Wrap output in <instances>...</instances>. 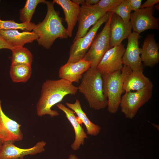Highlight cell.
<instances>
[{
    "instance_id": "cell-20",
    "label": "cell",
    "mask_w": 159,
    "mask_h": 159,
    "mask_svg": "<svg viewBox=\"0 0 159 159\" xmlns=\"http://www.w3.org/2000/svg\"><path fill=\"white\" fill-rule=\"evenodd\" d=\"M151 82L149 78L144 75L143 71H132L128 67L123 79V90L125 92L138 91L144 88Z\"/></svg>"
},
{
    "instance_id": "cell-33",
    "label": "cell",
    "mask_w": 159,
    "mask_h": 159,
    "mask_svg": "<svg viewBox=\"0 0 159 159\" xmlns=\"http://www.w3.org/2000/svg\"><path fill=\"white\" fill-rule=\"evenodd\" d=\"M68 159H78V158L76 155L71 154L69 155Z\"/></svg>"
},
{
    "instance_id": "cell-32",
    "label": "cell",
    "mask_w": 159,
    "mask_h": 159,
    "mask_svg": "<svg viewBox=\"0 0 159 159\" xmlns=\"http://www.w3.org/2000/svg\"><path fill=\"white\" fill-rule=\"evenodd\" d=\"M73 2L77 4L82 5L86 4L85 0H73L72 1Z\"/></svg>"
},
{
    "instance_id": "cell-35",
    "label": "cell",
    "mask_w": 159,
    "mask_h": 159,
    "mask_svg": "<svg viewBox=\"0 0 159 159\" xmlns=\"http://www.w3.org/2000/svg\"></svg>"
},
{
    "instance_id": "cell-16",
    "label": "cell",
    "mask_w": 159,
    "mask_h": 159,
    "mask_svg": "<svg viewBox=\"0 0 159 159\" xmlns=\"http://www.w3.org/2000/svg\"><path fill=\"white\" fill-rule=\"evenodd\" d=\"M159 45L155 39L154 34H148L140 48V58L143 66L152 67L159 62Z\"/></svg>"
},
{
    "instance_id": "cell-3",
    "label": "cell",
    "mask_w": 159,
    "mask_h": 159,
    "mask_svg": "<svg viewBox=\"0 0 159 159\" xmlns=\"http://www.w3.org/2000/svg\"><path fill=\"white\" fill-rule=\"evenodd\" d=\"M78 91L84 96L90 107L99 110L107 106V98L103 90L102 74L97 69L90 67L83 75Z\"/></svg>"
},
{
    "instance_id": "cell-24",
    "label": "cell",
    "mask_w": 159,
    "mask_h": 159,
    "mask_svg": "<svg viewBox=\"0 0 159 159\" xmlns=\"http://www.w3.org/2000/svg\"><path fill=\"white\" fill-rule=\"evenodd\" d=\"M45 0H27L24 7L19 11V19L22 23L29 22L37 5L40 3L46 4Z\"/></svg>"
},
{
    "instance_id": "cell-9",
    "label": "cell",
    "mask_w": 159,
    "mask_h": 159,
    "mask_svg": "<svg viewBox=\"0 0 159 159\" xmlns=\"http://www.w3.org/2000/svg\"><path fill=\"white\" fill-rule=\"evenodd\" d=\"M155 9L154 6L140 9L131 13L130 21L133 32L140 34L146 30L159 29V18L153 16Z\"/></svg>"
},
{
    "instance_id": "cell-17",
    "label": "cell",
    "mask_w": 159,
    "mask_h": 159,
    "mask_svg": "<svg viewBox=\"0 0 159 159\" xmlns=\"http://www.w3.org/2000/svg\"><path fill=\"white\" fill-rule=\"evenodd\" d=\"M58 109L62 111L73 127L75 133V140L71 145L72 149L74 151L79 150L81 145H84L85 140L88 138L87 134L80 125L81 122L78 117H76L74 112L61 103L57 104Z\"/></svg>"
},
{
    "instance_id": "cell-18",
    "label": "cell",
    "mask_w": 159,
    "mask_h": 159,
    "mask_svg": "<svg viewBox=\"0 0 159 159\" xmlns=\"http://www.w3.org/2000/svg\"><path fill=\"white\" fill-rule=\"evenodd\" d=\"M52 2L62 8L67 24V35L68 37H71L74 28L78 20L80 6L70 0H53Z\"/></svg>"
},
{
    "instance_id": "cell-15",
    "label": "cell",
    "mask_w": 159,
    "mask_h": 159,
    "mask_svg": "<svg viewBox=\"0 0 159 159\" xmlns=\"http://www.w3.org/2000/svg\"><path fill=\"white\" fill-rule=\"evenodd\" d=\"M91 64L90 62L83 59L75 62H67L59 69V77L72 83H78L82 79L83 74L90 67Z\"/></svg>"
},
{
    "instance_id": "cell-25",
    "label": "cell",
    "mask_w": 159,
    "mask_h": 159,
    "mask_svg": "<svg viewBox=\"0 0 159 159\" xmlns=\"http://www.w3.org/2000/svg\"><path fill=\"white\" fill-rule=\"evenodd\" d=\"M36 24L32 22L18 23L14 20H2L0 19V29H21L31 31L33 30Z\"/></svg>"
},
{
    "instance_id": "cell-26",
    "label": "cell",
    "mask_w": 159,
    "mask_h": 159,
    "mask_svg": "<svg viewBox=\"0 0 159 159\" xmlns=\"http://www.w3.org/2000/svg\"><path fill=\"white\" fill-rule=\"evenodd\" d=\"M131 11L129 0H123L120 4L112 9L110 12L115 13L124 22L127 23L130 21Z\"/></svg>"
},
{
    "instance_id": "cell-6",
    "label": "cell",
    "mask_w": 159,
    "mask_h": 159,
    "mask_svg": "<svg viewBox=\"0 0 159 159\" xmlns=\"http://www.w3.org/2000/svg\"><path fill=\"white\" fill-rule=\"evenodd\" d=\"M113 12H111L108 19L102 31L95 38L83 59L91 62L90 67L97 68L105 53L111 48L110 41V23Z\"/></svg>"
},
{
    "instance_id": "cell-21",
    "label": "cell",
    "mask_w": 159,
    "mask_h": 159,
    "mask_svg": "<svg viewBox=\"0 0 159 159\" xmlns=\"http://www.w3.org/2000/svg\"><path fill=\"white\" fill-rule=\"evenodd\" d=\"M66 104L68 108L75 113L81 122L84 124L87 130V134L92 136L97 135L101 130V127L95 124L88 118L82 110L80 101L76 99L73 103L66 102Z\"/></svg>"
},
{
    "instance_id": "cell-4",
    "label": "cell",
    "mask_w": 159,
    "mask_h": 159,
    "mask_svg": "<svg viewBox=\"0 0 159 159\" xmlns=\"http://www.w3.org/2000/svg\"><path fill=\"white\" fill-rule=\"evenodd\" d=\"M127 67L124 65L121 70L101 74L103 92L107 98L108 110L110 113L115 114L118 110L121 94L124 91L123 80Z\"/></svg>"
},
{
    "instance_id": "cell-7",
    "label": "cell",
    "mask_w": 159,
    "mask_h": 159,
    "mask_svg": "<svg viewBox=\"0 0 159 159\" xmlns=\"http://www.w3.org/2000/svg\"><path fill=\"white\" fill-rule=\"evenodd\" d=\"M110 13L107 12L92 26L84 36L73 41L70 47L67 62H75L83 58L90 47L99 29L108 19Z\"/></svg>"
},
{
    "instance_id": "cell-29",
    "label": "cell",
    "mask_w": 159,
    "mask_h": 159,
    "mask_svg": "<svg viewBox=\"0 0 159 159\" xmlns=\"http://www.w3.org/2000/svg\"><path fill=\"white\" fill-rule=\"evenodd\" d=\"M159 2V0H147L141 5L140 9L153 7L155 4H158Z\"/></svg>"
},
{
    "instance_id": "cell-8",
    "label": "cell",
    "mask_w": 159,
    "mask_h": 159,
    "mask_svg": "<svg viewBox=\"0 0 159 159\" xmlns=\"http://www.w3.org/2000/svg\"><path fill=\"white\" fill-rule=\"evenodd\" d=\"M107 12L98 8L95 5H81L78 22V26L73 41L84 36L90 28L95 24Z\"/></svg>"
},
{
    "instance_id": "cell-31",
    "label": "cell",
    "mask_w": 159,
    "mask_h": 159,
    "mask_svg": "<svg viewBox=\"0 0 159 159\" xmlns=\"http://www.w3.org/2000/svg\"><path fill=\"white\" fill-rule=\"evenodd\" d=\"M99 0H85L86 4L89 5H93L97 4L99 2Z\"/></svg>"
},
{
    "instance_id": "cell-5",
    "label": "cell",
    "mask_w": 159,
    "mask_h": 159,
    "mask_svg": "<svg viewBox=\"0 0 159 159\" xmlns=\"http://www.w3.org/2000/svg\"><path fill=\"white\" fill-rule=\"evenodd\" d=\"M153 87L151 82L143 89L135 92H125L121 97L119 106L126 118L133 119L139 109L149 101L153 95Z\"/></svg>"
},
{
    "instance_id": "cell-11",
    "label": "cell",
    "mask_w": 159,
    "mask_h": 159,
    "mask_svg": "<svg viewBox=\"0 0 159 159\" xmlns=\"http://www.w3.org/2000/svg\"><path fill=\"white\" fill-rule=\"evenodd\" d=\"M125 50L122 43L111 48L104 54L97 69L101 74L121 70L123 67L122 59Z\"/></svg>"
},
{
    "instance_id": "cell-10",
    "label": "cell",
    "mask_w": 159,
    "mask_h": 159,
    "mask_svg": "<svg viewBox=\"0 0 159 159\" xmlns=\"http://www.w3.org/2000/svg\"><path fill=\"white\" fill-rule=\"evenodd\" d=\"M21 126L5 114L2 109V100H0V142L3 144L21 141L24 136Z\"/></svg>"
},
{
    "instance_id": "cell-27",
    "label": "cell",
    "mask_w": 159,
    "mask_h": 159,
    "mask_svg": "<svg viewBox=\"0 0 159 159\" xmlns=\"http://www.w3.org/2000/svg\"><path fill=\"white\" fill-rule=\"evenodd\" d=\"M123 0H101L96 6L107 12H110L112 9L118 5Z\"/></svg>"
},
{
    "instance_id": "cell-19",
    "label": "cell",
    "mask_w": 159,
    "mask_h": 159,
    "mask_svg": "<svg viewBox=\"0 0 159 159\" xmlns=\"http://www.w3.org/2000/svg\"><path fill=\"white\" fill-rule=\"evenodd\" d=\"M0 35L13 47H23L27 43H31L38 38L34 32H20L16 29H0Z\"/></svg>"
},
{
    "instance_id": "cell-23",
    "label": "cell",
    "mask_w": 159,
    "mask_h": 159,
    "mask_svg": "<svg viewBox=\"0 0 159 159\" xmlns=\"http://www.w3.org/2000/svg\"><path fill=\"white\" fill-rule=\"evenodd\" d=\"M11 64H25L31 65L33 56L31 52L23 47H14L11 50Z\"/></svg>"
},
{
    "instance_id": "cell-34",
    "label": "cell",
    "mask_w": 159,
    "mask_h": 159,
    "mask_svg": "<svg viewBox=\"0 0 159 159\" xmlns=\"http://www.w3.org/2000/svg\"><path fill=\"white\" fill-rule=\"evenodd\" d=\"M2 145V143L1 142H0V150L1 149V148Z\"/></svg>"
},
{
    "instance_id": "cell-14",
    "label": "cell",
    "mask_w": 159,
    "mask_h": 159,
    "mask_svg": "<svg viewBox=\"0 0 159 159\" xmlns=\"http://www.w3.org/2000/svg\"><path fill=\"white\" fill-rule=\"evenodd\" d=\"M132 26L130 21L126 23L121 18L113 13L110 23V41L111 48L117 46L132 33Z\"/></svg>"
},
{
    "instance_id": "cell-30",
    "label": "cell",
    "mask_w": 159,
    "mask_h": 159,
    "mask_svg": "<svg viewBox=\"0 0 159 159\" xmlns=\"http://www.w3.org/2000/svg\"><path fill=\"white\" fill-rule=\"evenodd\" d=\"M13 48L0 35V49H6L11 50Z\"/></svg>"
},
{
    "instance_id": "cell-2",
    "label": "cell",
    "mask_w": 159,
    "mask_h": 159,
    "mask_svg": "<svg viewBox=\"0 0 159 159\" xmlns=\"http://www.w3.org/2000/svg\"><path fill=\"white\" fill-rule=\"evenodd\" d=\"M47 11L43 20L39 22L33 30L38 36V44L49 49L57 38L66 39L68 37L64 26L63 19L59 11L55 10L52 1H47Z\"/></svg>"
},
{
    "instance_id": "cell-12",
    "label": "cell",
    "mask_w": 159,
    "mask_h": 159,
    "mask_svg": "<svg viewBox=\"0 0 159 159\" xmlns=\"http://www.w3.org/2000/svg\"><path fill=\"white\" fill-rule=\"evenodd\" d=\"M141 36L132 32L127 38V47L122 57V64L130 68L132 71H143L140 49L139 46V39Z\"/></svg>"
},
{
    "instance_id": "cell-22",
    "label": "cell",
    "mask_w": 159,
    "mask_h": 159,
    "mask_svg": "<svg viewBox=\"0 0 159 159\" xmlns=\"http://www.w3.org/2000/svg\"><path fill=\"white\" fill-rule=\"evenodd\" d=\"M32 73L31 65L25 64H11L9 75L15 83H25L29 80Z\"/></svg>"
},
{
    "instance_id": "cell-28",
    "label": "cell",
    "mask_w": 159,
    "mask_h": 159,
    "mask_svg": "<svg viewBox=\"0 0 159 159\" xmlns=\"http://www.w3.org/2000/svg\"><path fill=\"white\" fill-rule=\"evenodd\" d=\"M142 1L141 0H129L131 11H135L140 9Z\"/></svg>"
},
{
    "instance_id": "cell-1",
    "label": "cell",
    "mask_w": 159,
    "mask_h": 159,
    "mask_svg": "<svg viewBox=\"0 0 159 159\" xmlns=\"http://www.w3.org/2000/svg\"><path fill=\"white\" fill-rule=\"evenodd\" d=\"M78 91V87L62 79L57 80H47L43 84L39 98L37 104V114L39 117L45 115L53 117L59 115L52 107L62 101L67 95H74Z\"/></svg>"
},
{
    "instance_id": "cell-13",
    "label": "cell",
    "mask_w": 159,
    "mask_h": 159,
    "mask_svg": "<svg viewBox=\"0 0 159 159\" xmlns=\"http://www.w3.org/2000/svg\"><path fill=\"white\" fill-rule=\"evenodd\" d=\"M46 144V142L41 141L32 148L23 149L17 147L12 143L6 142L2 144L0 150V159H23L26 155H34L44 152Z\"/></svg>"
}]
</instances>
